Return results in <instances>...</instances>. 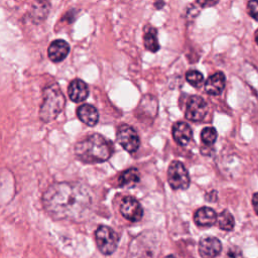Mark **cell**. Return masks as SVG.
<instances>
[{
    "mask_svg": "<svg viewBox=\"0 0 258 258\" xmlns=\"http://www.w3.org/2000/svg\"><path fill=\"white\" fill-rule=\"evenodd\" d=\"M252 205L255 210V213L258 215V192H255L252 197Z\"/></svg>",
    "mask_w": 258,
    "mask_h": 258,
    "instance_id": "4316f807",
    "label": "cell"
},
{
    "mask_svg": "<svg viewBox=\"0 0 258 258\" xmlns=\"http://www.w3.org/2000/svg\"><path fill=\"white\" fill-rule=\"evenodd\" d=\"M226 258H243V254L238 247L233 246L228 250L226 254Z\"/></svg>",
    "mask_w": 258,
    "mask_h": 258,
    "instance_id": "cb8c5ba5",
    "label": "cell"
},
{
    "mask_svg": "<svg viewBox=\"0 0 258 258\" xmlns=\"http://www.w3.org/2000/svg\"><path fill=\"white\" fill-rule=\"evenodd\" d=\"M49 10L50 3L48 0H36L29 10V18L33 23H41L46 19Z\"/></svg>",
    "mask_w": 258,
    "mask_h": 258,
    "instance_id": "9a60e30c",
    "label": "cell"
},
{
    "mask_svg": "<svg viewBox=\"0 0 258 258\" xmlns=\"http://www.w3.org/2000/svg\"><path fill=\"white\" fill-rule=\"evenodd\" d=\"M167 180L173 189H185L188 187L190 178L182 162L178 160L171 161L167 169Z\"/></svg>",
    "mask_w": 258,
    "mask_h": 258,
    "instance_id": "5b68a950",
    "label": "cell"
},
{
    "mask_svg": "<svg viewBox=\"0 0 258 258\" xmlns=\"http://www.w3.org/2000/svg\"><path fill=\"white\" fill-rule=\"evenodd\" d=\"M69 97L73 102L79 103L85 101L89 96V87L81 79L73 80L68 88Z\"/></svg>",
    "mask_w": 258,
    "mask_h": 258,
    "instance_id": "4fadbf2b",
    "label": "cell"
},
{
    "mask_svg": "<svg viewBox=\"0 0 258 258\" xmlns=\"http://www.w3.org/2000/svg\"><path fill=\"white\" fill-rule=\"evenodd\" d=\"M119 209L121 215L130 222H138L143 216L142 206L135 198L130 196L123 198Z\"/></svg>",
    "mask_w": 258,
    "mask_h": 258,
    "instance_id": "ba28073f",
    "label": "cell"
},
{
    "mask_svg": "<svg viewBox=\"0 0 258 258\" xmlns=\"http://www.w3.org/2000/svg\"><path fill=\"white\" fill-rule=\"evenodd\" d=\"M143 43L147 50L156 52L159 50L160 45L157 38V30L151 25H145L143 29Z\"/></svg>",
    "mask_w": 258,
    "mask_h": 258,
    "instance_id": "ac0fdd59",
    "label": "cell"
},
{
    "mask_svg": "<svg viewBox=\"0 0 258 258\" xmlns=\"http://www.w3.org/2000/svg\"><path fill=\"white\" fill-rule=\"evenodd\" d=\"M93 203L89 188L79 182H55L42 196L46 213L57 220L79 221L84 219Z\"/></svg>",
    "mask_w": 258,
    "mask_h": 258,
    "instance_id": "6da1fadb",
    "label": "cell"
},
{
    "mask_svg": "<svg viewBox=\"0 0 258 258\" xmlns=\"http://www.w3.org/2000/svg\"><path fill=\"white\" fill-rule=\"evenodd\" d=\"M206 199H207V200H210L211 202L214 203V202L217 200V192H216L215 190H213L211 194L209 192V194L206 196Z\"/></svg>",
    "mask_w": 258,
    "mask_h": 258,
    "instance_id": "83f0119b",
    "label": "cell"
},
{
    "mask_svg": "<svg viewBox=\"0 0 258 258\" xmlns=\"http://www.w3.org/2000/svg\"><path fill=\"white\" fill-rule=\"evenodd\" d=\"M116 140L129 153L137 151L140 146V139L136 130L128 124H121L117 128Z\"/></svg>",
    "mask_w": 258,
    "mask_h": 258,
    "instance_id": "8992f818",
    "label": "cell"
},
{
    "mask_svg": "<svg viewBox=\"0 0 258 258\" xmlns=\"http://www.w3.org/2000/svg\"><path fill=\"white\" fill-rule=\"evenodd\" d=\"M113 152V145L98 133L88 135L75 145L77 158L85 163H99L108 160Z\"/></svg>",
    "mask_w": 258,
    "mask_h": 258,
    "instance_id": "7a4b0ae2",
    "label": "cell"
},
{
    "mask_svg": "<svg viewBox=\"0 0 258 258\" xmlns=\"http://www.w3.org/2000/svg\"><path fill=\"white\" fill-rule=\"evenodd\" d=\"M157 113V101L151 95H145L139 102V105L136 108L135 114L137 118L143 122L148 121L149 119H154Z\"/></svg>",
    "mask_w": 258,
    "mask_h": 258,
    "instance_id": "9c48e42d",
    "label": "cell"
},
{
    "mask_svg": "<svg viewBox=\"0 0 258 258\" xmlns=\"http://www.w3.org/2000/svg\"><path fill=\"white\" fill-rule=\"evenodd\" d=\"M154 5L157 9H161L164 6V1L163 0H155Z\"/></svg>",
    "mask_w": 258,
    "mask_h": 258,
    "instance_id": "f1b7e54d",
    "label": "cell"
},
{
    "mask_svg": "<svg viewBox=\"0 0 258 258\" xmlns=\"http://www.w3.org/2000/svg\"><path fill=\"white\" fill-rule=\"evenodd\" d=\"M247 9L249 15L258 21V0H250L247 4Z\"/></svg>",
    "mask_w": 258,
    "mask_h": 258,
    "instance_id": "603a6c76",
    "label": "cell"
},
{
    "mask_svg": "<svg viewBox=\"0 0 258 258\" xmlns=\"http://www.w3.org/2000/svg\"><path fill=\"white\" fill-rule=\"evenodd\" d=\"M255 41H256V43L258 45V29L255 31Z\"/></svg>",
    "mask_w": 258,
    "mask_h": 258,
    "instance_id": "f546056e",
    "label": "cell"
},
{
    "mask_svg": "<svg viewBox=\"0 0 258 258\" xmlns=\"http://www.w3.org/2000/svg\"><path fill=\"white\" fill-rule=\"evenodd\" d=\"M218 137L217 130L214 127H205L201 132V139L207 146L213 145Z\"/></svg>",
    "mask_w": 258,
    "mask_h": 258,
    "instance_id": "44dd1931",
    "label": "cell"
},
{
    "mask_svg": "<svg viewBox=\"0 0 258 258\" xmlns=\"http://www.w3.org/2000/svg\"><path fill=\"white\" fill-rule=\"evenodd\" d=\"M198 4L201 6V7H204V8H207V7H212V6H215L219 0H197Z\"/></svg>",
    "mask_w": 258,
    "mask_h": 258,
    "instance_id": "d4e9b609",
    "label": "cell"
},
{
    "mask_svg": "<svg viewBox=\"0 0 258 258\" xmlns=\"http://www.w3.org/2000/svg\"><path fill=\"white\" fill-rule=\"evenodd\" d=\"M185 80L188 84H190L195 88H199L202 86L204 82V76L202 73L196 70H189L185 74Z\"/></svg>",
    "mask_w": 258,
    "mask_h": 258,
    "instance_id": "7402d4cb",
    "label": "cell"
},
{
    "mask_svg": "<svg viewBox=\"0 0 258 258\" xmlns=\"http://www.w3.org/2000/svg\"><path fill=\"white\" fill-rule=\"evenodd\" d=\"M77 10L76 9H72V10H70V11H68V13L63 16V18H62V20H66V21H68V22H73L74 20H75V18H76V15H77Z\"/></svg>",
    "mask_w": 258,
    "mask_h": 258,
    "instance_id": "484cf974",
    "label": "cell"
},
{
    "mask_svg": "<svg viewBox=\"0 0 258 258\" xmlns=\"http://www.w3.org/2000/svg\"><path fill=\"white\" fill-rule=\"evenodd\" d=\"M70 52V45L63 39L53 40L47 49L48 58L53 62H59L63 60Z\"/></svg>",
    "mask_w": 258,
    "mask_h": 258,
    "instance_id": "8fae6325",
    "label": "cell"
},
{
    "mask_svg": "<svg viewBox=\"0 0 258 258\" xmlns=\"http://www.w3.org/2000/svg\"><path fill=\"white\" fill-rule=\"evenodd\" d=\"M216 212L209 207H202L195 213L194 221L200 227H211L217 223Z\"/></svg>",
    "mask_w": 258,
    "mask_h": 258,
    "instance_id": "e0dca14e",
    "label": "cell"
},
{
    "mask_svg": "<svg viewBox=\"0 0 258 258\" xmlns=\"http://www.w3.org/2000/svg\"><path fill=\"white\" fill-rule=\"evenodd\" d=\"M140 181V172L132 167L123 171L118 178V185L121 187H133Z\"/></svg>",
    "mask_w": 258,
    "mask_h": 258,
    "instance_id": "d6986e66",
    "label": "cell"
},
{
    "mask_svg": "<svg viewBox=\"0 0 258 258\" xmlns=\"http://www.w3.org/2000/svg\"><path fill=\"white\" fill-rule=\"evenodd\" d=\"M172 137L178 145L185 146L192 138V130L185 122H175L172 126Z\"/></svg>",
    "mask_w": 258,
    "mask_h": 258,
    "instance_id": "7c38bea8",
    "label": "cell"
},
{
    "mask_svg": "<svg viewBox=\"0 0 258 258\" xmlns=\"http://www.w3.org/2000/svg\"><path fill=\"white\" fill-rule=\"evenodd\" d=\"M226 85V77L222 72H217L214 75L210 76L205 83V91L209 95L217 96L220 95Z\"/></svg>",
    "mask_w": 258,
    "mask_h": 258,
    "instance_id": "5bb4252c",
    "label": "cell"
},
{
    "mask_svg": "<svg viewBox=\"0 0 258 258\" xmlns=\"http://www.w3.org/2000/svg\"><path fill=\"white\" fill-rule=\"evenodd\" d=\"M222 250V244L215 237H205L199 243V253L202 258H216Z\"/></svg>",
    "mask_w": 258,
    "mask_h": 258,
    "instance_id": "30bf717a",
    "label": "cell"
},
{
    "mask_svg": "<svg viewBox=\"0 0 258 258\" xmlns=\"http://www.w3.org/2000/svg\"><path fill=\"white\" fill-rule=\"evenodd\" d=\"M217 223L219 228L224 231H232L235 225L233 216L227 210H224L217 216Z\"/></svg>",
    "mask_w": 258,
    "mask_h": 258,
    "instance_id": "ffe728a7",
    "label": "cell"
},
{
    "mask_svg": "<svg viewBox=\"0 0 258 258\" xmlns=\"http://www.w3.org/2000/svg\"><path fill=\"white\" fill-rule=\"evenodd\" d=\"M95 240L100 252L104 255H111L115 252L119 237L118 234L108 226H99L95 232Z\"/></svg>",
    "mask_w": 258,
    "mask_h": 258,
    "instance_id": "277c9868",
    "label": "cell"
},
{
    "mask_svg": "<svg viewBox=\"0 0 258 258\" xmlns=\"http://www.w3.org/2000/svg\"><path fill=\"white\" fill-rule=\"evenodd\" d=\"M208 114V105L206 101L200 96H190L186 102L184 116L187 120L192 122H200L204 120Z\"/></svg>",
    "mask_w": 258,
    "mask_h": 258,
    "instance_id": "52a82bcc",
    "label": "cell"
},
{
    "mask_svg": "<svg viewBox=\"0 0 258 258\" xmlns=\"http://www.w3.org/2000/svg\"><path fill=\"white\" fill-rule=\"evenodd\" d=\"M64 105V95L56 83L45 87L42 94V103L39 109V119L44 123L54 120L62 111Z\"/></svg>",
    "mask_w": 258,
    "mask_h": 258,
    "instance_id": "3957f363",
    "label": "cell"
},
{
    "mask_svg": "<svg viewBox=\"0 0 258 258\" xmlns=\"http://www.w3.org/2000/svg\"><path fill=\"white\" fill-rule=\"evenodd\" d=\"M164 258H176V257L173 256V255H168V256H165Z\"/></svg>",
    "mask_w": 258,
    "mask_h": 258,
    "instance_id": "4dcf8cb0",
    "label": "cell"
},
{
    "mask_svg": "<svg viewBox=\"0 0 258 258\" xmlns=\"http://www.w3.org/2000/svg\"><path fill=\"white\" fill-rule=\"evenodd\" d=\"M78 118L86 125L93 127L99 121V112L98 110L90 104H83L77 108Z\"/></svg>",
    "mask_w": 258,
    "mask_h": 258,
    "instance_id": "2e32d148",
    "label": "cell"
}]
</instances>
